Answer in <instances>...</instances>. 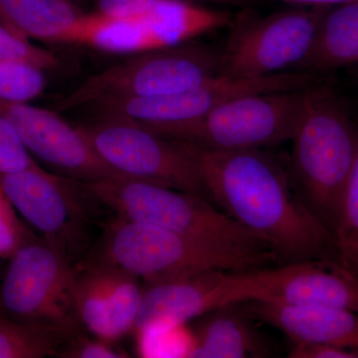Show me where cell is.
Wrapping results in <instances>:
<instances>
[{
    "label": "cell",
    "instance_id": "cell-1",
    "mask_svg": "<svg viewBox=\"0 0 358 358\" xmlns=\"http://www.w3.org/2000/svg\"><path fill=\"white\" fill-rule=\"evenodd\" d=\"M185 143L209 199L263 239L278 260L341 264L334 233L294 194L274 159L261 150H215Z\"/></svg>",
    "mask_w": 358,
    "mask_h": 358
},
{
    "label": "cell",
    "instance_id": "cell-19",
    "mask_svg": "<svg viewBox=\"0 0 358 358\" xmlns=\"http://www.w3.org/2000/svg\"><path fill=\"white\" fill-rule=\"evenodd\" d=\"M81 15L68 0H0V21L28 40L61 43Z\"/></svg>",
    "mask_w": 358,
    "mask_h": 358
},
{
    "label": "cell",
    "instance_id": "cell-29",
    "mask_svg": "<svg viewBox=\"0 0 358 358\" xmlns=\"http://www.w3.org/2000/svg\"><path fill=\"white\" fill-rule=\"evenodd\" d=\"M157 0H99L96 13L110 17H133L147 13Z\"/></svg>",
    "mask_w": 358,
    "mask_h": 358
},
{
    "label": "cell",
    "instance_id": "cell-27",
    "mask_svg": "<svg viewBox=\"0 0 358 358\" xmlns=\"http://www.w3.org/2000/svg\"><path fill=\"white\" fill-rule=\"evenodd\" d=\"M37 164L13 126L0 115V176Z\"/></svg>",
    "mask_w": 358,
    "mask_h": 358
},
{
    "label": "cell",
    "instance_id": "cell-18",
    "mask_svg": "<svg viewBox=\"0 0 358 358\" xmlns=\"http://www.w3.org/2000/svg\"><path fill=\"white\" fill-rule=\"evenodd\" d=\"M193 331L192 358H258L272 355L273 346L254 324L243 303L207 313Z\"/></svg>",
    "mask_w": 358,
    "mask_h": 358
},
{
    "label": "cell",
    "instance_id": "cell-21",
    "mask_svg": "<svg viewBox=\"0 0 358 358\" xmlns=\"http://www.w3.org/2000/svg\"><path fill=\"white\" fill-rule=\"evenodd\" d=\"M76 333L65 327L11 319L0 313V358L56 357Z\"/></svg>",
    "mask_w": 358,
    "mask_h": 358
},
{
    "label": "cell",
    "instance_id": "cell-30",
    "mask_svg": "<svg viewBox=\"0 0 358 358\" xmlns=\"http://www.w3.org/2000/svg\"><path fill=\"white\" fill-rule=\"evenodd\" d=\"M289 357L293 358H358V350L345 346L296 343Z\"/></svg>",
    "mask_w": 358,
    "mask_h": 358
},
{
    "label": "cell",
    "instance_id": "cell-13",
    "mask_svg": "<svg viewBox=\"0 0 358 358\" xmlns=\"http://www.w3.org/2000/svg\"><path fill=\"white\" fill-rule=\"evenodd\" d=\"M281 87V78L277 75L235 78L219 74L180 93L105 101L90 106L88 109L96 117L124 120L166 136L237 96L275 92Z\"/></svg>",
    "mask_w": 358,
    "mask_h": 358
},
{
    "label": "cell",
    "instance_id": "cell-11",
    "mask_svg": "<svg viewBox=\"0 0 358 358\" xmlns=\"http://www.w3.org/2000/svg\"><path fill=\"white\" fill-rule=\"evenodd\" d=\"M327 8L301 6L251 21L221 56V74L255 78L301 71Z\"/></svg>",
    "mask_w": 358,
    "mask_h": 358
},
{
    "label": "cell",
    "instance_id": "cell-6",
    "mask_svg": "<svg viewBox=\"0 0 358 358\" xmlns=\"http://www.w3.org/2000/svg\"><path fill=\"white\" fill-rule=\"evenodd\" d=\"M315 86L237 96L166 136L215 150H261L292 140Z\"/></svg>",
    "mask_w": 358,
    "mask_h": 358
},
{
    "label": "cell",
    "instance_id": "cell-4",
    "mask_svg": "<svg viewBox=\"0 0 358 358\" xmlns=\"http://www.w3.org/2000/svg\"><path fill=\"white\" fill-rule=\"evenodd\" d=\"M80 183L117 217L224 246L273 252L263 239L199 195L129 178Z\"/></svg>",
    "mask_w": 358,
    "mask_h": 358
},
{
    "label": "cell",
    "instance_id": "cell-17",
    "mask_svg": "<svg viewBox=\"0 0 358 358\" xmlns=\"http://www.w3.org/2000/svg\"><path fill=\"white\" fill-rule=\"evenodd\" d=\"M243 305L254 319L282 331L294 343H319L358 350L357 312L270 301H250Z\"/></svg>",
    "mask_w": 358,
    "mask_h": 358
},
{
    "label": "cell",
    "instance_id": "cell-15",
    "mask_svg": "<svg viewBox=\"0 0 358 358\" xmlns=\"http://www.w3.org/2000/svg\"><path fill=\"white\" fill-rule=\"evenodd\" d=\"M141 282L109 264H78L73 296L80 324L96 338L113 343L134 331L145 293Z\"/></svg>",
    "mask_w": 358,
    "mask_h": 358
},
{
    "label": "cell",
    "instance_id": "cell-2",
    "mask_svg": "<svg viewBox=\"0 0 358 358\" xmlns=\"http://www.w3.org/2000/svg\"><path fill=\"white\" fill-rule=\"evenodd\" d=\"M85 260L115 266L150 286L208 271L255 270L278 258L272 251L224 246L117 217Z\"/></svg>",
    "mask_w": 358,
    "mask_h": 358
},
{
    "label": "cell",
    "instance_id": "cell-23",
    "mask_svg": "<svg viewBox=\"0 0 358 358\" xmlns=\"http://www.w3.org/2000/svg\"><path fill=\"white\" fill-rule=\"evenodd\" d=\"M334 235L341 264L358 278V154Z\"/></svg>",
    "mask_w": 358,
    "mask_h": 358
},
{
    "label": "cell",
    "instance_id": "cell-10",
    "mask_svg": "<svg viewBox=\"0 0 358 358\" xmlns=\"http://www.w3.org/2000/svg\"><path fill=\"white\" fill-rule=\"evenodd\" d=\"M0 313L11 319L79 331L73 286L77 265L41 237L9 259Z\"/></svg>",
    "mask_w": 358,
    "mask_h": 358
},
{
    "label": "cell",
    "instance_id": "cell-8",
    "mask_svg": "<svg viewBox=\"0 0 358 358\" xmlns=\"http://www.w3.org/2000/svg\"><path fill=\"white\" fill-rule=\"evenodd\" d=\"M230 20V14L225 11L186 0H157L147 13L133 17L83 14L68 32L65 43L133 55L192 42L224 27Z\"/></svg>",
    "mask_w": 358,
    "mask_h": 358
},
{
    "label": "cell",
    "instance_id": "cell-5",
    "mask_svg": "<svg viewBox=\"0 0 358 358\" xmlns=\"http://www.w3.org/2000/svg\"><path fill=\"white\" fill-rule=\"evenodd\" d=\"M221 74V56L203 45L187 43L133 54L110 66L58 101L55 112L86 109L120 99L148 98L187 91Z\"/></svg>",
    "mask_w": 358,
    "mask_h": 358
},
{
    "label": "cell",
    "instance_id": "cell-14",
    "mask_svg": "<svg viewBox=\"0 0 358 358\" xmlns=\"http://www.w3.org/2000/svg\"><path fill=\"white\" fill-rule=\"evenodd\" d=\"M0 115L13 126L30 155L56 173L80 182L124 178L106 166L78 127L55 110L0 99Z\"/></svg>",
    "mask_w": 358,
    "mask_h": 358
},
{
    "label": "cell",
    "instance_id": "cell-12",
    "mask_svg": "<svg viewBox=\"0 0 358 358\" xmlns=\"http://www.w3.org/2000/svg\"><path fill=\"white\" fill-rule=\"evenodd\" d=\"M255 270L208 271L145 286L133 333L182 326L226 306L260 301L263 288Z\"/></svg>",
    "mask_w": 358,
    "mask_h": 358
},
{
    "label": "cell",
    "instance_id": "cell-28",
    "mask_svg": "<svg viewBox=\"0 0 358 358\" xmlns=\"http://www.w3.org/2000/svg\"><path fill=\"white\" fill-rule=\"evenodd\" d=\"M56 357L63 358H126L129 355L114 345L113 341L96 338H87L79 331L59 350Z\"/></svg>",
    "mask_w": 358,
    "mask_h": 358
},
{
    "label": "cell",
    "instance_id": "cell-3",
    "mask_svg": "<svg viewBox=\"0 0 358 358\" xmlns=\"http://www.w3.org/2000/svg\"><path fill=\"white\" fill-rule=\"evenodd\" d=\"M291 141L301 199L334 233L357 157L358 129L331 91L315 87Z\"/></svg>",
    "mask_w": 358,
    "mask_h": 358
},
{
    "label": "cell",
    "instance_id": "cell-7",
    "mask_svg": "<svg viewBox=\"0 0 358 358\" xmlns=\"http://www.w3.org/2000/svg\"><path fill=\"white\" fill-rule=\"evenodd\" d=\"M78 129L103 164L122 178L209 199L185 141L112 117H96Z\"/></svg>",
    "mask_w": 358,
    "mask_h": 358
},
{
    "label": "cell",
    "instance_id": "cell-26",
    "mask_svg": "<svg viewBox=\"0 0 358 358\" xmlns=\"http://www.w3.org/2000/svg\"><path fill=\"white\" fill-rule=\"evenodd\" d=\"M25 59L36 63L45 70L57 65V57L52 52L32 43L0 21V60Z\"/></svg>",
    "mask_w": 358,
    "mask_h": 358
},
{
    "label": "cell",
    "instance_id": "cell-9",
    "mask_svg": "<svg viewBox=\"0 0 358 358\" xmlns=\"http://www.w3.org/2000/svg\"><path fill=\"white\" fill-rule=\"evenodd\" d=\"M0 187L42 239L71 262L78 265L88 256L90 203L95 199L79 181L48 173L37 164L0 176Z\"/></svg>",
    "mask_w": 358,
    "mask_h": 358
},
{
    "label": "cell",
    "instance_id": "cell-16",
    "mask_svg": "<svg viewBox=\"0 0 358 358\" xmlns=\"http://www.w3.org/2000/svg\"><path fill=\"white\" fill-rule=\"evenodd\" d=\"M256 275L263 288L260 301L358 313V278L343 264L303 261L256 268Z\"/></svg>",
    "mask_w": 358,
    "mask_h": 358
},
{
    "label": "cell",
    "instance_id": "cell-31",
    "mask_svg": "<svg viewBox=\"0 0 358 358\" xmlns=\"http://www.w3.org/2000/svg\"><path fill=\"white\" fill-rule=\"evenodd\" d=\"M288 3L296 4L303 7H331L355 0H281Z\"/></svg>",
    "mask_w": 358,
    "mask_h": 358
},
{
    "label": "cell",
    "instance_id": "cell-24",
    "mask_svg": "<svg viewBox=\"0 0 358 358\" xmlns=\"http://www.w3.org/2000/svg\"><path fill=\"white\" fill-rule=\"evenodd\" d=\"M141 357H189L194 336L182 326L148 327L136 331Z\"/></svg>",
    "mask_w": 358,
    "mask_h": 358
},
{
    "label": "cell",
    "instance_id": "cell-25",
    "mask_svg": "<svg viewBox=\"0 0 358 358\" xmlns=\"http://www.w3.org/2000/svg\"><path fill=\"white\" fill-rule=\"evenodd\" d=\"M37 238L20 220L13 202L0 187V259L9 260L22 247Z\"/></svg>",
    "mask_w": 358,
    "mask_h": 358
},
{
    "label": "cell",
    "instance_id": "cell-20",
    "mask_svg": "<svg viewBox=\"0 0 358 358\" xmlns=\"http://www.w3.org/2000/svg\"><path fill=\"white\" fill-rule=\"evenodd\" d=\"M358 63V0L329 7L310 57L301 71L331 69Z\"/></svg>",
    "mask_w": 358,
    "mask_h": 358
},
{
    "label": "cell",
    "instance_id": "cell-22",
    "mask_svg": "<svg viewBox=\"0 0 358 358\" xmlns=\"http://www.w3.org/2000/svg\"><path fill=\"white\" fill-rule=\"evenodd\" d=\"M44 68L25 60H0V99L11 103H29L43 93L46 87Z\"/></svg>",
    "mask_w": 358,
    "mask_h": 358
}]
</instances>
